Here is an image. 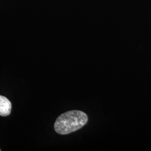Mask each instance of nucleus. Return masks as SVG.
<instances>
[{
	"mask_svg": "<svg viewBox=\"0 0 151 151\" xmlns=\"http://www.w3.org/2000/svg\"><path fill=\"white\" fill-rule=\"evenodd\" d=\"M88 122L87 114L79 110H72L61 114L54 123L55 131L65 135L81 129Z\"/></svg>",
	"mask_w": 151,
	"mask_h": 151,
	"instance_id": "obj_1",
	"label": "nucleus"
},
{
	"mask_svg": "<svg viewBox=\"0 0 151 151\" xmlns=\"http://www.w3.org/2000/svg\"><path fill=\"white\" fill-rule=\"evenodd\" d=\"M12 104L6 97L0 95V115L6 116L11 113Z\"/></svg>",
	"mask_w": 151,
	"mask_h": 151,
	"instance_id": "obj_2",
	"label": "nucleus"
},
{
	"mask_svg": "<svg viewBox=\"0 0 151 151\" xmlns=\"http://www.w3.org/2000/svg\"><path fill=\"white\" fill-rule=\"evenodd\" d=\"M0 151H1V149H0Z\"/></svg>",
	"mask_w": 151,
	"mask_h": 151,
	"instance_id": "obj_3",
	"label": "nucleus"
}]
</instances>
